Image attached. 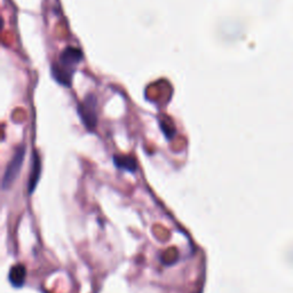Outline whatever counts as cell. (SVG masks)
<instances>
[{"mask_svg":"<svg viewBox=\"0 0 293 293\" xmlns=\"http://www.w3.org/2000/svg\"><path fill=\"white\" fill-rule=\"evenodd\" d=\"M83 59V54L78 48L75 47H67L61 53L59 62L53 64L52 74L55 81L61 85L70 86L72 81L74 68L78 66Z\"/></svg>","mask_w":293,"mask_h":293,"instance_id":"cell-1","label":"cell"},{"mask_svg":"<svg viewBox=\"0 0 293 293\" xmlns=\"http://www.w3.org/2000/svg\"><path fill=\"white\" fill-rule=\"evenodd\" d=\"M161 127L163 132H164V135L167 137V140H171L175 135V127H173L172 125H168L166 122L161 123Z\"/></svg>","mask_w":293,"mask_h":293,"instance_id":"cell-7","label":"cell"},{"mask_svg":"<svg viewBox=\"0 0 293 293\" xmlns=\"http://www.w3.org/2000/svg\"><path fill=\"white\" fill-rule=\"evenodd\" d=\"M25 156V147L21 146L16 149L13 158L10 159L8 165H7L5 175L2 179V189H8L12 187V184L15 182V180L20 174L21 168H22Z\"/></svg>","mask_w":293,"mask_h":293,"instance_id":"cell-2","label":"cell"},{"mask_svg":"<svg viewBox=\"0 0 293 293\" xmlns=\"http://www.w3.org/2000/svg\"><path fill=\"white\" fill-rule=\"evenodd\" d=\"M114 164L117 168L134 173L137 169V163L134 157L128 156V155H115Z\"/></svg>","mask_w":293,"mask_h":293,"instance_id":"cell-5","label":"cell"},{"mask_svg":"<svg viewBox=\"0 0 293 293\" xmlns=\"http://www.w3.org/2000/svg\"><path fill=\"white\" fill-rule=\"evenodd\" d=\"M25 277H27V269H25V267L23 265H20V263L16 266H13L8 275L10 284H12L14 288L17 289L23 287Z\"/></svg>","mask_w":293,"mask_h":293,"instance_id":"cell-6","label":"cell"},{"mask_svg":"<svg viewBox=\"0 0 293 293\" xmlns=\"http://www.w3.org/2000/svg\"><path fill=\"white\" fill-rule=\"evenodd\" d=\"M78 114L86 128L89 129V131L95 128L97 123L95 96L92 95V94L86 96L85 100L81 103V106L78 107Z\"/></svg>","mask_w":293,"mask_h":293,"instance_id":"cell-3","label":"cell"},{"mask_svg":"<svg viewBox=\"0 0 293 293\" xmlns=\"http://www.w3.org/2000/svg\"><path fill=\"white\" fill-rule=\"evenodd\" d=\"M41 175H42V159L39 157V154L37 151H34V154H32L30 176H29V182H28L29 194H34V191L36 190V187H37V184L39 182V179H41Z\"/></svg>","mask_w":293,"mask_h":293,"instance_id":"cell-4","label":"cell"}]
</instances>
